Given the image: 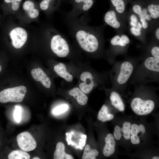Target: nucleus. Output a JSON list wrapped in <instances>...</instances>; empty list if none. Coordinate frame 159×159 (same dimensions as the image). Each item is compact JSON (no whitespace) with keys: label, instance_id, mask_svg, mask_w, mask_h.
Returning <instances> with one entry per match:
<instances>
[{"label":"nucleus","instance_id":"nucleus-1","mask_svg":"<svg viewBox=\"0 0 159 159\" xmlns=\"http://www.w3.org/2000/svg\"><path fill=\"white\" fill-rule=\"evenodd\" d=\"M126 32L144 44L147 36L159 25V5L151 2L146 5L134 2L126 15Z\"/></svg>","mask_w":159,"mask_h":159},{"label":"nucleus","instance_id":"nucleus-2","mask_svg":"<svg viewBox=\"0 0 159 159\" xmlns=\"http://www.w3.org/2000/svg\"><path fill=\"white\" fill-rule=\"evenodd\" d=\"M64 21L71 36L82 50L90 53L99 50L104 41V29L106 25H90L87 16L79 17L70 13L67 14Z\"/></svg>","mask_w":159,"mask_h":159},{"label":"nucleus","instance_id":"nucleus-3","mask_svg":"<svg viewBox=\"0 0 159 159\" xmlns=\"http://www.w3.org/2000/svg\"><path fill=\"white\" fill-rule=\"evenodd\" d=\"M103 21L104 24L112 28L117 33H124L126 31V21L111 8L105 14Z\"/></svg>","mask_w":159,"mask_h":159},{"label":"nucleus","instance_id":"nucleus-4","mask_svg":"<svg viewBox=\"0 0 159 159\" xmlns=\"http://www.w3.org/2000/svg\"><path fill=\"white\" fill-rule=\"evenodd\" d=\"M50 47L53 52L59 57H65L70 53L69 47L65 37L60 33L55 34L52 36Z\"/></svg>","mask_w":159,"mask_h":159},{"label":"nucleus","instance_id":"nucleus-5","mask_svg":"<svg viewBox=\"0 0 159 159\" xmlns=\"http://www.w3.org/2000/svg\"><path fill=\"white\" fill-rule=\"evenodd\" d=\"M26 91V87L24 86L5 89L0 92V102H21Z\"/></svg>","mask_w":159,"mask_h":159},{"label":"nucleus","instance_id":"nucleus-6","mask_svg":"<svg viewBox=\"0 0 159 159\" xmlns=\"http://www.w3.org/2000/svg\"><path fill=\"white\" fill-rule=\"evenodd\" d=\"M110 45L113 54L125 53L131 41L128 36L124 33H117L110 40Z\"/></svg>","mask_w":159,"mask_h":159},{"label":"nucleus","instance_id":"nucleus-7","mask_svg":"<svg viewBox=\"0 0 159 159\" xmlns=\"http://www.w3.org/2000/svg\"><path fill=\"white\" fill-rule=\"evenodd\" d=\"M131 107L133 112L137 115H145L152 112L155 107V103L151 100H144L136 97L132 101Z\"/></svg>","mask_w":159,"mask_h":159},{"label":"nucleus","instance_id":"nucleus-8","mask_svg":"<svg viewBox=\"0 0 159 159\" xmlns=\"http://www.w3.org/2000/svg\"><path fill=\"white\" fill-rule=\"evenodd\" d=\"M16 140L19 148L24 151L34 150L37 147V143L35 139L28 132H24L18 134Z\"/></svg>","mask_w":159,"mask_h":159},{"label":"nucleus","instance_id":"nucleus-9","mask_svg":"<svg viewBox=\"0 0 159 159\" xmlns=\"http://www.w3.org/2000/svg\"><path fill=\"white\" fill-rule=\"evenodd\" d=\"M9 35L13 46L16 49L21 48L26 43L27 38V33L24 29L17 27L12 29Z\"/></svg>","mask_w":159,"mask_h":159},{"label":"nucleus","instance_id":"nucleus-10","mask_svg":"<svg viewBox=\"0 0 159 159\" xmlns=\"http://www.w3.org/2000/svg\"><path fill=\"white\" fill-rule=\"evenodd\" d=\"M134 69L132 64L129 61L123 62L121 64L117 77V82L120 85L125 84L132 75Z\"/></svg>","mask_w":159,"mask_h":159},{"label":"nucleus","instance_id":"nucleus-11","mask_svg":"<svg viewBox=\"0 0 159 159\" xmlns=\"http://www.w3.org/2000/svg\"><path fill=\"white\" fill-rule=\"evenodd\" d=\"M80 78L83 82L79 84V88L85 94L89 93L95 85L92 74L89 72L85 71L81 74Z\"/></svg>","mask_w":159,"mask_h":159},{"label":"nucleus","instance_id":"nucleus-12","mask_svg":"<svg viewBox=\"0 0 159 159\" xmlns=\"http://www.w3.org/2000/svg\"><path fill=\"white\" fill-rule=\"evenodd\" d=\"M31 74L35 80L41 82L46 88H50L51 84V80L41 68L39 67L32 69L31 70Z\"/></svg>","mask_w":159,"mask_h":159},{"label":"nucleus","instance_id":"nucleus-13","mask_svg":"<svg viewBox=\"0 0 159 159\" xmlns=\"http://www.w3.org/2000/svg\"><path fill=\"white\" fill-rule=\"evenodd\" d=\"M111 7L126 21V6L128 0H110Z\"/></svg>","mask_w":159,"mask_h":159},{"label":"nucleus","instance_id":"nucleus-14","mask_svg":"<svg viewBox=\"0 0 159 159\" xmlns=\"http://www.w3.org/2000/svg\"><path fill=\"white\" fill-rule=\"evenodd\" d=\"M105 145L103 150V155L106 157L112 155L115 151V142L111 134H108L105 138Z\"/></svg>","mask_w":159,"mask_h":159},{"label":"nucleus","instance_id":"nucleus-15","mask_svg":"<svg viewBox=\"0 0 159 159\" xmlns=\"http://www.w3.org/2000/svg\"><path fill=\"white\" fill-rule=\"evenodd\" d=\"M69 95L73 96L80 105H84L87 103L88 98L85 93L78 87H74L69 92Z\"/></svg>","mask_w":159,"mask_h":159},{"label":"nucleus","instance_id":"nucleus-16","mask_svg":"<svg viewBox=\"0 0 159 159\" xmlns=\"http://www.w3.org/2000/svg\"><path fill=\"white\" fill-rule=\"evenodd\" d=\"M56 73L59 77L68 82H72L73 79L72 76L67 71L65 65L59 63L55 65L54 67Z\"/></svg>","mask_w":159,"mask_h":159},{"label":"nucleus","instance_id":"nucleus-17","mask_svg":"<svg viewBox=\"0 0 159 159\" xmlns=\"http://www.w3.org/2000/svg\"><path fill=\"white\" fill-rule=\"evenodd\" d=\"M34 2L30 0H27L23 3L22 7L27 13L29 16L31 18H35L39 15L38 10L35 9Z\"/></svg>","mask_w":159,"mask_h":159},{"label":"nucleus","instance_id":"nucleus-18","mask_svg":"<svg viewBox=\"0 0 159 159\" xmlns=\"http://www.w3.org/2000/svg\"><path fill=\"white\" fill-rule=\"evenodd\" d=\"M53 158L54 159H73V157L65 152V145L61 142L57 143L56 145Z\"/></svg>","mask_w":159,"mask_h":159},{"label":"nucleus","instance_id":"nucleus-19","mask_svg":"<svg viewBox=\"0 0 159 159\" xmlns=\"http://www.w3.org/2000/svg\"><path fill=\"white\" fill-rule=\"evenodd\" d=\"M110 99L112 105L120 111H123L125 106L122 98L117 92H112L110 95Z\"/></svg>","mask_w":159,"mask_h":159},{"label":"nucleus","instance_id":"nucleus-20","mask_svg":"<svg viewBox=\"0 0 159 159\" xmlns=\"http://www.w3.org/2000/svg\"><path fill=\"white\" fill-rule=\"evenodd\" d=\"M145 67L150 71L159 72V59L153 56L148 57L144 62Z\"/></svg>","mask_w":159,"mask_h":159},{"label":"nucleus","instance_id":"nucleus-21","mask_svg":"<svg viewBox=\"0 0 159 159\" xmlns=\"http://www.w3.org/2000/svg\"><path fill=\"white\" fill-rule=\"evenodd\" d=\"M114 117L113 115L108 113L107 107L105 105H103L98 114V119L102 122H105L112 120Z\"/></svg>","mask_w":159,"mask_h":159},{"label":"nucleus","instance_id":"nucleus-22","mask_svg":"<svg viewBox=\"0 0 159 159\" xmlns=\"http://www.w3.org/2000/svg\"><path fill=\"white\" fill-rule=\"evenodd\" d=\"M77 3L82 4V5L79 12L77 15L79 16L80 14L87 16V11L89 10L92 7L93 4V0H74Z\"/></svg>","mask_w":159,"mask_h":159},{"label":"nucleus","instance_id":"nucleus-23","mask_svg":"<svg viewBox=\"0 0 159 159\" xmlns=\"http://www.w3.org/2000/svg\"><path fill=\"white\" fill-rule=\"evenodd\" d=\"M99 154L98 151L95 149L91 148L90 146L86 145L85 147L82 156V159H95L96 156Z\"/></svg>","mask_w":159,"mask_h":159},{"label":"nucleus","instance_id":"nucleus-24","mask_svg":"<svg viewBox=\"0 0 159 159\" xmlns=\"http://www.w3.org/2000/svg\"><path fill=\"white\" fill-rule=\"evenodd\" d=\"M9 159H29L30 155L25 152L16 150L11 152L8 155Z\"/></svg>","mask_w":159,"mask_h":159},{"label":"nucleus","instance_id":"nucleus-25","mask_svg":"<svg viewBox=\"0 0 159 159\" xmlns=\"http://www.w3.org/2000/svg\"><path fill=\"white\" fill-rule=\"evenodd\" d=\"M131 129V123L128 122H125L122 128H120V130L123 133V136L126 140H129L130 137V130Z\"/></svg>","mask_w":159,"mask_h":159},{"label":"nucleus","instance_id":"nucleus-26","mask_svg":"<svg viewBox=\"0 0 159 159\" xmlns=\"http://www.w3.org/2000/svg\"><path fill=\"white\" fill-rule=\"evenodd\" d=\"M68 109V106L64 104L55 107L53 110V113L55 115H58L66 111Z\"/></svg>","mask_w":159,"mask_h":159},{"label":"nucleus","instance_id":"nucleus-27","mask_svg":"<svg viewBox=\"0 0 159 159\" xmlns=\"http://www.w3.org/2000/svg\"><path fill=\"white\" fill-rule=\"evenodd\" d=\"M7 4H11L12 10L14 11L18 10L20 6V3L22 0H4Z\"/></svg>","mask_w":159,"mask_h":159},{"label":"nucleus","instance_id":"nucleus-28","mask_svg":"<svg viewBox=\"0 0 159 159\" xmlns=\"http://www.w3.org/2000/svg\"><path fill=\"white\" fill-rule=\"evenodd\" d=\"M21 108L20 106L18 105L15 106V109L14 113V117L17 123H19L21 120Z\"/></svg>","mask_w":159,"mask_h":159},{"label":"nucleus","instance_id":"nucleus-29","mask_svg":"<svg viewBox=\"0 0 159 159\" xmlns=\"http://www.w3.org/2000/svg\"><path fill=\"white\" fill-rule=\"evenodd\" d=\"M152 33V42L158 43L159 40V25H157L153 30Z\"/></svg>","mask_w":159,"mask_h":159},{"label":"nucleus","instance_id":"nucleus-30","mask_svg":"<svg viewBox=\"0 0 159 159\" xmlns=\"http://www.w3.org/2000/svg\"><path fill=\"white\" fill-rule=\"evenodd\" d=\"M53 0H43L40 3V9L43 11H47L49 9L50 2Z\"/></svg>","mask_w":159,"mask_h":159},{"label":"nucleus","instance_id":"nucleus-31","mask_svg":"<svg viewBox=\"0 0 159 159\" xmlns=\"http://www.w3.org/2000/svg\"><path fill=\"white\" fill-rule=\"evenodd\" d=\"M150 52L152 56L159 59V47L158 45L153 46L151 48Z\"/></svg>","mask_w":159,"mask_h":159},{"label":"nucleus","instance_id":"nucleus-32","mask_svg":"<svg viewBox=\"0 0 159 159\" xmlns=\"http://www.w3.org/2000/svg\"><path fill=\"white\" fill-rule=\"evenodd\" d=\"M130 134L131 135H138V134L141 132L139 126L136 124H133L131 126Z\"/></svg>","mask_w":159,"mask_h":159},{"label":"nucleus","instance_id":"nucleus-33","mask_svg":"<svg viewBox=\"0 0 159 159\" xmlns=\"http://www.w3.org/2000/svg\"><path fill=\"white\" fill-rule=\"evenodd\" d=\"M120 127L118 126H116L114 128V136L116 139L120 140L121 138L122 134L120 130Z\"/></svg>","mask_w":159,"mask_h":159},{"label":"nucleus","instance_id":"nucleus-34","mask_svg":"<svg viewBox=\"0 0 159 159\" xmlns=\"http://www.w3.org/2000/svg\"><path fill=\"white\" fill-rule=\"evenodd\" d=\"M130 139L132 143L134 144H138L140 143V140L138 135H132Z\"/></svg>","mask_w":159,"mask_h":159},{"label":"nucleus","instance_id":"nucleus-35","mask_svg":"<svg viewBox=\"0 0 159 159\" xmlns=\"http://www.w3.org/2000/svg\"><path fill=\"white\" fill-rule=\"evenodd\" d=\"M139 127L141 132L143 134L145 133V129L144 125L142 124H140L139 126Z\"/></svg>","mask_w":159,"mask_h":159},{"label":"nucleus","instance_id":"nucleus-36","mask_svg":"<svg viewBox=\"0 0 159 159\" xmlns=\"http://www.w3.org/2000/svg\"><path fill=\"white\" fill-rule=\"evenodd\" d=\"M152 159H159V157L157 156H155L153 157L152 158Z\"/></svg>","mask_w":159,"mask_h":159},{"label":"nucleus","instance_id":"nucleus-37","mask_svg":"<svg viewBox=\"0 0 159 159\" xmlns=\"http://www.w3.org/2000/svg\"><path fill=\"white\" fill-rule=\"evenodd\" d=\"M32 159H40V158L39 157H34Z\"/></svg>","mask_w":159,"mask_h":159},{"label":"nucleus","instance_id":"nucleus-38","mask_svg":"<svg viewBox=\"0 0 159 159\" xmlns=\"http://www.w3.org/2000/svg\"><path fill=\"white\" fill-rule=\"evenodd\" d=\"M1 69H2L1 67V65H0V72L1 71Z\"/></svg>","mask_w":159,"mask_h":159},{"label":"nucleus","instance_id":"nucleus-39","mask_svg":"<svg viewBox=\"0 0 159 159\" xmlns=\"http://www.w3.org/2000/svg\"><path fill=\"white\" fill-rule=\"evenodd\" d=\"M0 144H1V142H0Z\"/></svg>","mask_w":159,"mask_h":159}]
</instances>
